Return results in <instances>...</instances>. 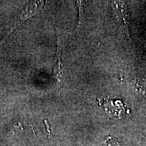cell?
Returning <instances> with one entry per match:
<instances>
[{"label": "cell", "mask_w": 146, "mask_h": 146, "mask_svg": "<svg viewBox=\"0 0 146 146\" xmlns=\"http://www.w3.org/2000/svg\"><path fill=\"white\" fill-rule=\"evenodd\" d=\"M44 1H35L30 2L29 5L27 6L25 9L21 13L19 17L17 19L13 26L12 27L11 31L9 32V34H10L11 31H13L16 27L19 26L22 22L31 18L33 16L36 15L42 9Z\"/></svg>", "instance_id": "cell-1"}, {"label": "cell", "mask_w": 146, "mask_h": 146, "mask_svg": "<svg viewBox=\"0 0 146 146\" xmlns=\"http://www.w3.org/2000/svg\"><path fill=\"white\" fill-rule=\"evenodd\" d=\"M99 106H104L105 111L109 115L120 116L125 113L127 108L122 102L119 100H98Z\"/></svg>", "instance_id": "cell-2"}, {"label": "cell", "mask_w": 146, "mask_h": 146, "mask_svg": "<svg viewBox=\"0 0 146 146\" xmlns=\"http://www.w3.org/2000/svg\"><path fill=\"white\" fill-rule=\"evenodd\" d=\"M58 48L57 52V61L54 68V74L58 84L62 83V64L61 60V46L60 38L58 37Z\"/></svg>", "instance_id": "cell-3"}, {"label": "cell", "mask_w": 146, "mask_h": 146, "mask_svg": "<svg viewBox=\"0 0 146 146\" xmlns=\"http://www.w3.org/2000/svg\"><path fill=\"white\" fill-rule=\"evenodd\" d=\"M104 146H121L120 143L111 136H108L104 141Z\"/></svg>", "instance_id": "cell-4"}, {"label": "cell", "mask_w": 146, "mask_h": 146, "mask_svg": "<svg viewBox=\"0 0 146 146\" xmlns=\"http://www.w3.org/2000/svg\"><path fill=\"white\" fill-rule=\"evenodd\" d=\"M43 122H44L45 125L46 126L47 133H48V136H49V139H50L51 134H52V131H51V130H50V125H49V123H48V121H47V119L44 120Z\"/></svg>", "instance_id": "cell-5"}]
</instances>
